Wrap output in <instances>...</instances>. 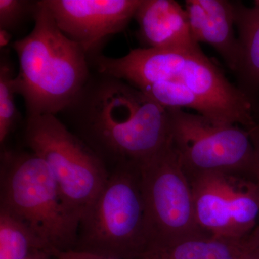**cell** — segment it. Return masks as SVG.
<instances>
[{
  "mask_svg": "<svg viewBox=\"0 0 259 259\" xmlns=\"http://www.w3.org/2000/svg\"><path fill=\"white\" fill-rule=\"evenodd\" d=\"M250 236H251L253 241L259 245V225L255 228L254 231L252 232Z\"/></svg>",
  "mask_w": 259,
  "mask_h": 259,
  "instance_id": "cell-23",
  "label": "cell"
},
{
  "mask_svg": "<svg viewBox=\"0 0 259 259\" xmlns=\"http://www.w3.org/2000/svg\"><path fill=\"white\" fill-rule=\"evenodd\" d=\"M238 30L239 59L236 72L238 88L256 107L259 97V0L251 7L233 2Z\"/></svg>",
  "mask_w": 259,
  "mask_h": 259,
  "instance_id": "cell-13",
  "label": "cell"
},
{
  "mask_svg": "<svg viewBox=\"0 0 259 259\" xmlns=\"http://www.w3.org/2000/svg\"><path fill=\"white\" fill-rule=\"evenodd\" d=\"M12 37L13 35L10 33L9 32L5 31V30H0V47H1L2 50L7 49L8 46H11Z\"/></svg>",
  "mask_w": 259,
  "mask_h": 259,
  "instance_id": "cell-21",
  "label": "cell"
},
{
  "mask_svg": "<svg viewBox=\"0 0 259 259\" xmlns=\"http://www.w3.org/2000/svg\"><path fill=\"white\" fill-rule=\"evenodd\" d=\"M135 20L144 49L201 50L191 32L185 8L174 0H142Z\"/></svg>",
  "mask_w": 259,
  "mask_h": 259,
  "instance_id": "cell-11",
  "label": "cell"
},
{
  "mask_svg": "<svg viewBox=\"0 0 259 259\" xmlns=\"http://www.w3.org/2000/svg\"><path fill=\"white\" fill-rule=\"evenodd\" d=\"M167 110L171 142L188 180L204 174L226 173L256 182L254 147L248 130L218 125L181 109Z\"/></svg>",
  "mask_w": 259,
  "mask_h": 259,
  "instance_id": "cell-8",
  "label": "cell"
},
{
  "mask_svg": "<svg viewBox=\"0 0 259 259\" xmlns=\"http://www.w3.org/2000/svg\"><path fill=\"white\" fill-rule=\"evenodd\" d=\"M23 139L45 162L66 203L81 219L110 175L105 162L56 115L26 118Z\"/></svg>",
  "mask_w": 259,
  "mask_h": 259,
  "instance_id": "cell-6",
  "label": "cell"
},
{
  "mask_svg": "<svg viewBox=\"0 0 259 259\" xmlns=\"http://www.w3.org/2000/svg\"><path fill=\"white\" fill-rule=\"evenodd\" d=\"M8 49L2 50L0 61V144L5 141L18 125L19 112L15 105L14 68L10 60Z\"/></svg>",
  "mask_w": 259,
  "mask_h": 259,
  "instance_id": "cell-16",
  "label": "cell"
},
{
  "mask_svg": "<svg viewBox=\"0 0 259 259\" xmlns=\"http://www.w3.org/2000/svg\"><path fill=\"white\" fill-rule=\"evenodd\" d=\"M62 113L73 133L112 168L142 163L171 139L168 110L123 80L96 71Z\"/></svg>",
  "mask_w": 259,
  "mask_h": 259,
  "instance_id": "cell-1",
  "label": "cell"
},
{
  "mask_svg": "<svg viewBox=\"0 0 259 259\" xmlns=\"http://www.w3.org/2000/svg\"><path fill=\"white\" fill-rule=\"evenodd\" d=\"M11 47L19 63L15 90L23 98L26 118L62 112L90 79L88 56L61 32L42 0L31 32Z\"/></svg>",
  "mask_w": 259,
  "mask_h": 259,
  "instance_id": "cell-3",
  "label": "cell"
},
{
  "mask_svg": "<svg viewBox=\"0 0 259 259\" xmlns=\"http://www.w3.org/2000/svg\"><path fill=\"white\" fill-rule=\"evenodd\" d=\"M250 139L253 143L255 151V180L259 186V131L256 128L249 131Z\"/></svg>",
  "mask_w": 259,
  "mask_h": 259,
  "instance_id": "cell-19",
  "label": "cell"
},
{
  "mask_svg": "<svg viewBox=\"0 0 259 259\" xmlns=\"http://www.w3.org/2000/svg\"><path fill=\"white\" fill-rule=\"evenodd\" d=\"M53 258L56 259H120L115 257L105 256L93 254V253H85V252L77 251V250H69L66 252L56 251L53 253Z\"/></svg>",
  "mask_w": 259,
  "mask_h": 259,
  "instance_id": "cell-18",
  "label": "cell"
},
{
  "mask_svg": "<svg viewBox=\"0 0 259 259\" xmlns=\"http://www.w3.org/2000/svg\"><path fill=\"white\" fill-rule=\"evenodd\" d=\"M52 255L50 253L47 251L39 252L36 254L32 255L30 258L28 259H52Z\"/></svg>",
  "mask_w": 259,
  "mask_h": 259,
  "instance_id": "cell-22",
  "label": "cell"
},
{
  "mask_svg": "<svg viewBox=\"0 0 259 259\" xmlns=\"http://www.w3.org/2000/svg\"><path fill=\"white\" fill-rule=\"evenodd\" d=\"M240 259H259V245L251 236L248 237V243Z\"/></svg>",
  "mask_w": 259,
  "mask_h": 259,
  "instance_id": "cell-20",
  "label": "cell"
},
{
  "mask_svg": "<svg viewBox=\"0 0 259 259\" xmlns=\"http://www.w3.org/2000/svg\"><path fill=\"white\" fill-rule=\"evenodd\" d=\"M185 8L196 42L212 47L229 69L236 73L239 59V44L234 31L233 2L186 0Z\"/></svg>",
  "mask_w": 259,
  "mask_h": 259,
  "instance_id": "cell-12",
  "label": "cell"
},
{
  "mask_svg": "<svg viewBox=\"0 0 259 259\" xmlns=\"http://www.w3.org/2000/svg\"><path fill=\"white\" fill-rule=\"evenodd\" d=\"M249 236L233 239L201 235L167 246L148 248L136 259H240Z\"/></svg>",
  "mask_w": 259,
  "mask_h": 259,
  "instance_id": "cell-14",
  "label": "cell"
},
{
  "mask_svg": "<svg viewBox=\"0 0 259 259\" xmlns=\"http://www.w3.org/2000/svg\"><path fill=\"white\" fill-rule=\"evenodd\" d=\"M197 223L218 238L242 239L259 223V186L248 177L208 173L189 180Z\"/></svg>",
  "mask_w": 259,
  "mask_h": 259,
  "instance_id": "cell-9",
  "label": "cell"
},
{
  "mask_svg": "<svg viewBox=\"0 0 259 259\" xmlns=\"http://www.w3.org/2000/svg\"><path fill=\"white\" fill-rule=\"evenodd\" d=\"M148 244L139 163L122 162L81 218L74 250L136 259Z\"/></svg>",
  "mask_w": 259,
  "mask_h": 259,
  "instance_id": "cell-5",
  "label": "cell"
},
{
  "mask_svg": "<svg viewBox=\"0 0 259 259\" xmlns=\"http://www.w3.org/2000/svg\"><path fill=\"white\" fill-rule=\"evenodd\" d=\"M61 32L89 61L101 55L107 39L124 31L142 0H42Z\"/></svg>",
  "mask_w": 259,
  "mask_h": 259,
  "instance_id": "cell-10",
  "label": "cell"
},
{
  "mask_svg": "<svg viewBox=\"0 0 259 259\" xmlns=\"http://www.w3.org/2000/svg\"><path fill=\"white\" fill-rule=\"evenodd\" d=\"M255 128H256L257 131H259V121L258 122V124H257V126L256 127H255Z\"/></svg>",
  "mask_w": 259,
  "mask_h": 259,
  "instance_id": "cell-24",
  "label": "cell"
},
{
  "mask_svg": "<svg viewBox=\"0 0 259 259\" xmlns=\"http://www.w3.org/2000/svg\"><path fill=\"white\" fill-rule=\"evenodd\" d=\"M95 70L115 76L139 89L148 83L171 81L202 100L212 112L214 123L255 128V105L230 82L202 50L134 49L120 58L100 55L90 61Z\"/></svg>",
  "mask_w": 259,
  "mask_h": 259,
  "instance_id": "cell-2",
  "label": "cell"
},
{
  "mask_svg": "<svg viewBox=\"0 0 259 259\" xmlns=\"http://www.w3.org/2000/svg\"><path fill=\"white\" fill-rule=\"evenodd\" d=\"M38 1L0 0V30L13 35L28 20L34 21Z\"/></svg>",
  "mask_w": 259,
  "mask_h": 259,
  "instance_id": "cell-17",
  "label": "cell"
},
{
  "mask_svg": "<svg viewBox=\"0 0 259 259\" xmlns=\"http://www.w3.org/2000/svg\"><path fill=\"white\" fill-rule=\"evenodd\" d=\"M139 165L147 248L167 246L208 234L197 223L192 187L171 139L154 156Z\"/></svg>",
  "mask_w": 259,
  "mask_h": 259,
  "instance_id": "cell-7",
  "label": "cell"
},
{
  "mask_svg": "<svg viewBox=\"0 0 259 259\" xmlns=\"http://www.w3.org/2000/svg\"><path fill=\"white\" fill-rule=\"evenodd\" d=\"M41 251L52 255L49 245L28 225L0 207V259H28Z\"/></svg>",
  "mask_w": 259,
  "mask_h": 259,
  "instance_id": "cell-15",
  "label": "cell"
},
{
  "mask_svg": "<svg viewBox=\"0 0 259 259\" xmlns=\"http://www.w3.org/2000/svg\"><path fill=\"white\" fill-rule=\"evenodd\" d=\"M0 207L28 225L54 252L74 250L81 218L49 167L31 151L1 148Z\"/></svg>",
  "mask_w": 259,
  "mask_h": 259,
  "instance_id": "cell-4",
  "label": "cell"
}]
</instances>
